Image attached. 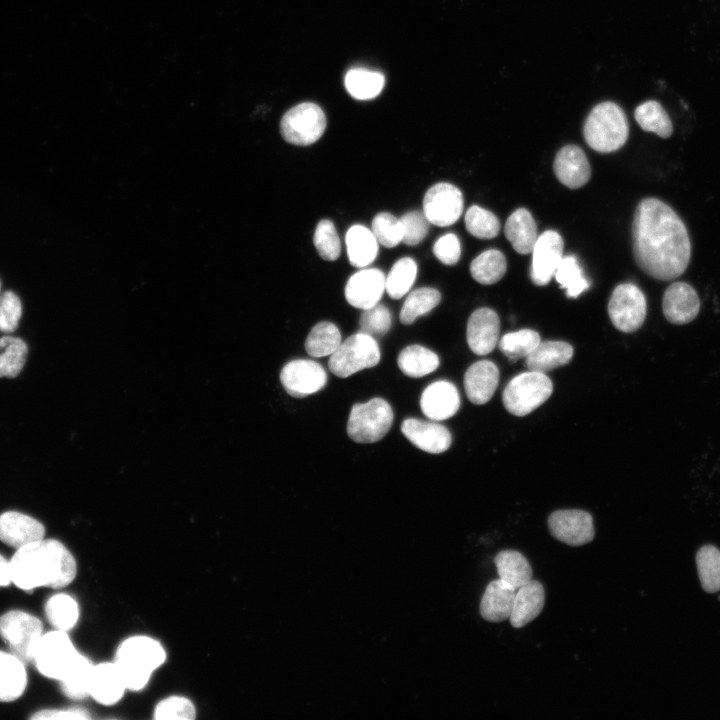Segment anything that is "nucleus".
<instances>
[{"instance_id":"f257e3e1","label":"nucleus","mask_w":720,"mask_h":720,"mask_svg":"<svg viewBox=\"0 0 720 720\" xmlns=\"http://www.w3.org/2000/svg\"><path fill=\"white\" fill-rule=\"evenodd\" d=\"M633 254L640 269L650 277L669 281L687 269L691 242L684 222L665 202L641 200L632 223Z\"/></svg>"},{"instance_id":"f03ea898","label":"nucleus","mask_w":720,"mask_h":720,"mask_svg":"<svg viewBox=\"0 0 720 720\" xmlns=\"http://www.w3.org/2000/svg\"><path fill=\"white\" fill-rule=\"evenodd\" d=\"M10 568L12 583L29 592L38 587L64 588L77 575L74 556L56 539H42L17 549Z\"/></svg>"},{"instance_id":"7ed1b4c3","label":"nucleus","mask_w":720,"mask_h":720,"mask_svg":"<svg viewBox=\"0 0 720 720\" xmlns=\"http://www.w3.org/2000/svg\"><path fill=\"white\" fill-rule=\"evenodd\" d=\"M163 643L147 634H133L117 645L113 661L119 668L128 692H140L167 661Z\"/></svg>"},{"instance_id":"20e7f679","label":"nucleus","mask_w":720,"mask_h":720,"mask_svg":"<svg viewBox=\"0 0 720 720\" xmlns=\"http://www.w3.org/2000/svg\"><path fill=\"white\" fill-rule=\"evenodd\" d=\"M586 143L600 153L620 149L627 141L629 125L622 108L613 102L597 104L583 126Z\"/></svg>"},{"instance_id":"39448f33","label":"nucleus","mask_w":720,"mask_h":720,"mask_svg":"<svg viewBox=\"0 0 720 720\" xmlns=\"http://www.w3.org/2000/svg\"><path fill=\"white\" fill-rule=\"evenodd\" d=\"M552 390V382L545 373L529 370L508 382L502 395L503 405L509 413L525 416L542 405Z\"/></svg>"},{"instance_id":"423d86ee","label":"nucleus","mask_w":720,"mask_h":720,"mask_svg":"<svg viewBox=\"0 0 720 720\" xmlns=\"http://www.w3.org/2000/svg\"><path fill=\"white\" fill-rule=\"evenodd\" d=\"M42 632V622L24 611L11 610L0 616V637L25 664L34 663Z\"/></svg>"},{"instance_id":"0eeeda50","label":"nucleus","mask_w":720,"mask_h":720,"mask_svg":"<svg viewBox=\"0 0 720 720\" xmlns=\"http://www.w3.org/2000/svg\"><path fill=\"white\" fill-rule=\"evenodd\" d=\"M393 411L382 398H373L366 403L354 404L347 422V434L357 443H374L381 440L390 430Z\"/></svg>"},{"instance_id":"6e6552de","label":"nucleus","mask_w":720,"mask_h":720,"mask_svg":"<svg viewBox=\"0 0 720 720\" xmlns=\"http://www.w3.org/2000/svg\"><path fill=\"white\" fill-rule=\"evenodd\" d=\"M80 655L68 633L54 629L42 635L34 664L43 676L60 681Z\"/></svg>"},{"instance_id":"1a4fd4ad","label":"nucleus","mask_w":720,"mask_h":720,"mask_svg":"<svg viewBox=\"0 0 720 720\" xmlns=\"http://www.w3.org/2000/svg\"><path fill=\"white\" fill-rule=\"evenodd\" d=\"M380 357V348L376 339L358 332L341 342L330 355L328 367L334 375L346 378L363 369L376 366Z\"/></svg>"},{"instance_id":"9d476101","label":"nucleus","mask_w":720,"mask_h":720,"mask_svg":"<svg viewBox=\"0 0 720 720\" xmlns=\"http://www.w3.org/2000/svg\"><path fill=\"white\" fill-rule=\"evenodd\" d=\"M326 128V116L316 104L305 102L289 109L282 117L280 131L283 138L294 145L315 143Z\"/></svg>"},{"instance_id":"9b49d317","label":"nucleus","mask_w":720,"mask_h":720,"mask_svg":"<svg viewBox=\"0 0 720 720\" xmlns=\"http://www.w3.org/2000/svg\"><path fill=\"white\" fill-rule=\"evenodd\" d=\"M647 302L640 288L631 283L616 286L608 302V314L615 328L631 333L638 330L646 318Z\"/></svg>"},{"instance_id":"f8f14e48","label":"nucleus","mask_w":720,"mask_h":720,"mask_svg":"<svg viewBox=\"0 0 720 720\" xmlns=\"http://www.w3.org/2000/svg\"><path fill=\"white\" fill-rule=\"evenodd\" d=\"M463 195L450 183L430 187L423 199V213L430 224L446 227L454 224L463 213Z\"/></svg>"},{"instance_id":"ddd939ff","label":"nucleus","mask_w":720,"mask_h":720,"mask_svg":"<svg viewBox=\"0 0 720 720\" xmlns=\"http://www.w3.org/2000/svg\"><path fill=\"white\" fill-rule=\"evenodd\" d=\"M280 381L289 395L294 398H305L324 388L327 374L316 361L296 359L282 368Z\"/></svg>"},{"instance_id":"4468645a","label":"nucleus","mask_w":720,"mask_h":720,"mask_svg":"<svg viewBox=\"0 0 720 720\" xmlns=\"http://www.w3.org/2000/svg\"><path fill=\"white\" fill-rule=\"evenodd\" d=\"M551 535L570 546H582L594 539L593 518L579 509L556 510L548 517Z\"/></svg>"},{"instance_id":"2eb2a0df","label":"nucleus","mask_w":720,"mask_h":720,"mask_svg":"<svg viewBox=\"0 0 720 720\" xmlns=\"http://www.w3.org/2000/svg\"><path fill=\"white\" fill-rule=\"evenodd\" d=\"M564 241L554 230L543 232L532 250L531 279L538 286L547 285L563 258Z\"/></svg>"},{"instance_id":"dca6fc26","label":"nucleus","mask_w":720,"mask_h":720,"mask_svg":"<svg viewBox=\"0 0 720 720\" xmlns=\"http://www.w3.org/2000/svg\"><path fill=\"white\" fill-rule=\"evenodd\" d=\"M128 692L122 674L112 660L94 663L89 697L103 706L119 703Z\"/></svg>"},{"instance_id":"f3484780","label":"nucleus","mask_w":720,"mask_h":720,"mask_svg":"<svg viewBox=\"0 0 720 720\" xmlns=\"http://www.w3.org/2000/svg\"><path fill=\"white\" fill-rule=\"evenodd\" d=\"M662 310L668 322L684 325L693 321L698 315L700 299L690 284L673 282L663 294Z\"/></svg>"},{"instance_id":"a211bd4d","label":"nucleus","mask_w":720,"mask_h":720,"mask_svg":"<svg viewBox=\"0 0 720 720\" xmlns=\"http://www.w3.org/2000/svg\"><path fill=\"white\" fill-rule=\"evenodd\" d=\"M386 277L377 268H362L353 274L345 286L347 302L356 308L367 309L379 303L385 291Z\"/></svg>"},{"instance_id":"6ab92c4d","label":"nucleus","mask_w":720,"mask_h":720,"mask_svg":"<svg viewBox=\"0 0 720 720\" xmlns=\"http://www.w3.org/2000/svg\"><path fill=\"white\" fill-rule=\"evenodd\" d=\"M499 331L500 320L494 310L487 307L476 309L467 322L469 348L477 355L490 353L498 342Z\"/></svg>"},{"instance_id":"aec40b11","label":"nucleus","mask_w":720,"mask_h":720,"mask_svg":"<svg viewBox=\"0 0 720 720\" xmlns=\"http://www.w3.org/2000/svg\"><path fill=\"white\" fill-rule=\"evenodd\" d=\"M44 535L43 524L26 514L7 511L0 515V541L16 550L44 539Z\"/></svg>"},{"instance_id":"412c9836","label":"nucleus","mask_w":720,"mask_h":720,"mask_svg":"<svg viewBox=\"0 0 720 720\" xmlns=\"http://www.w3.org/2000/svg\"><path fill=\"white\" fill-rule=\"evenodd\" d=\"M460 406L457 388L449 381L439 380L428 385L420 398V407L425 416L434 421L452 417Z\"/></svg>"},{"instance_id":"4be33fe9","label":"nucleus","mask_w":720,"mask_h":720,"mask_svg":"<svg viewBox=\"0 0 720 720\" xmlns=\"http://www.w3.org/2000/svg\"><path fill=\"white\" fill-rule=\"evenodd\" d=\"M401 431L413 445L428 453H442L451 445L449 430L436 422L408 418L402 422Z\"/></svg>"},{"instance_id":"5701e85b","label":"nucleus","mask_w":720,"mask_h":720,"mask_svg":"<svg viewBox=\"0 0 720 720\" xmlns=\"http://www.w3.org/2000/svg\"><path fill=\"white\" fill-rule=\"evenodd\" d=\"M553 171L557 179L570 189L584 186L591 176L588 159L576 145H566L557 152Z\"/></svg>"},{"instance_id":"b1692460","label":"nucleus","mask_w":720,"mask_h":720,"mask_svg":"<svg viewBox=\"0 0 720 720\" xmlns=\"http://www.w3.org/2000/svg\"><path fill=\"white\" fill-rule=\"evenodd\" d=\"M499 382V370L489 360L472 364L464 376V388L468 399L477 405L488 402Z\"/></svg>"},{"instance_id":"393cba45","label":"nucleus","mask_w":720,"mask_h":720,"mask_svg":"<svg viewBox=\"0 0 720 720\" xmlns=\"http://www.w3.org/2000/svg\"><path fill=\"white\" fill-rule=\"evenodd\" d=\"M545 603V592L543 585L538 580H531L518 588L515 598L510 623L514 628H521L534 620L542 611Z\"/></svg>"},{"instance_id":"a878e982","label":"nucleus","mask_w":720,"mask_h":720,"mask_svg":"<svg viewBox=\"0 0 720 720\" xmlns=\"http://www.w3.org/2000/svg\"><path fill=\"white\" fill-rule=\"evenodd\" d=\"M516 590L501 580L486 586L480 602V614L489 622H502L511 615Z\"/></svg>"},{"instance_id":"bb28decb","label":"nucleus","mask_w":720,"mask_h":720,"mask_svg":"<svg viewBox=\"0 0 720 720\" xmlns=\"http://www.w3.org/2000/svg\"><path fill=\"white\" fill-rule=\"evenodd\" d=\"M27 685L25 663L11 652L0 650V702L22 696Z\"/></svg>"},{"instance_id":"cd10ccee","label":"nucleus","mask_w":720,"mask_h":720,"mask_svg":"<svg viewBox=\"0 0 720 720\" xmlns=\"http://www.w3.org/2000/svg\"><path fill=\"white\" fill-rule=\"evenodd\" d=\"M504 233L514 250L523 255L532 252L538 238L536 222L525 208H518L508 217Z\"/></svg>"},{"instance_id":"c85d7f7f","label":"nucleus","mask_w":720,"mask_h":720,"mask_svg":"<svg viewBox=\"0 0 720 720\" xmlns=\"http://www.w3.org/2000/svg\"><path fill=\"white\" fill-rule=\"evenodd\" d=\"M573 347L564 341H540L525 358L529 370L546 373L570 362Z\"/></svg>"},{"instance_id":"c756f323","label":"nucleus","mask_w":720,"mask_h":720,"mask_svg":"<svg viewBox=\"0 0 720 720\" xmlns=\"http://www.w3.org/2000/svg\"><path fill=\"white\" fill-rule=\"evenodd\" d=\"M346 247L351 265L365 268L378 254V241L371 230L363 225H354L346 233Z\"/></svg>"},{"instance_id":"7c9ffc66","label":"nucleus","mask_w":720,"mask_h":720,"mask_svg":"<svg viewBox=\"0 0 720 720\" xmlns=\"http://www.w3.org/2000/svg\"><path fill=\"white\" fill-rule=\"evenodd\" d=\"M499 578L515 590L532 580V568L527 558L515 550L500 551L494 558Z\"/></svg>"},{"instance_id":"2f4dec72","label":"nucleus","mask_w":720,"mask_h":720,"mask_svg":"<svg viewBox=\"0 0 720 720\" xmlns=\"http://www.w3.org/2000/svg\"><path fill=\"white\" fill-rule=\"evenodd\" d=\"M45 615L54 629L68 632L79 621V603L67 593H56L46 601Z\"/></svg>"},{"instance_id":"473e14b6","label":"nucleus","mask_w":720,"mask_h":720,"mask_svg":"<svg viewBox=\"0 0 720 720\" xmlns=\"http://www.w3.org/2000/svg\"><path fill=\"white\" fill-rule=\"evenodd\" d=\"M397 363L403 374L419 378L435 371L440 362L439 357L432 350L414 344L400 352Z\"/></svg>"},{"instance_id":"72a5a7b5","label":"nucleus","mask_w":720,"mask_h":720,"mask_svg":"<svg viewBox=\"0 0 720 720\" xmlns=\"http://www.w3.org/2000/svg\"><path fill=\"white\" fill-rule=\"evenodd\" d=\"M93 667L94 662L81 653L72 668L58 681L62 693L73 700H82L89 697Z\"/></svg>"},{"instance_id":"f704fd0d","label":"nucleus","mask_w":720,"mask_h":720,"mask_svg":"<svg viewBox=\"0 0 720 720\" xmlns=\"http://www.w3.org/2000/svg\"><path fill=\"white\" fill-rule=\"evenodd\" d=\"M384 76L366 68H354L345 76V87L349 94L359 100L376 97L383 89Z\"/></svg>"},{"instance_id":"c9c22d12","label":"nucleus","mask_w":720,"mask_h":720,"mask_svg":"<svg viewBox=\"0 0 720 720\" xmlns=\"http://www.w3.org/2000/svg\"><path fill=\"white\" fill-rule=\"evenodd\" d=\"M507 269L504 254L497 249H488L479 254L470 264L471 276L480 284L498 282Z\"/></svg>"},{"instance_id":"e433bc0d","label":"nucleus","mask_w":720,"mask_h":720,"mask_svg":"<svg viewBox=\"0 0 720 720\" xmlns=\"http://www.w3.org/2000/svg\"><path fill=\"white\" fill-rule=\"evenodd\" d=\"M634 117L644 131L653 132L661 138H669L673 133L671 119L657 101L649 100L637 106Z\"/></svg>"},{"instance_id":"4c0bfd02","label":"nucleus","mask_w":720,"mask_h":720,"mask_svg":"<svg viewBox=\"0 0 720 720\" xmlns=\"http://www.w3.org/2000/svg\"><path fill=\"white\" fill-rule=\"evenodd\" d=\"M341 344V334L337 326L328 321L317 323L309 332L305 349L314 358L331 355Z\"/></svg>"},{"instance_id":"58836bf2","label":"nucleus","mask_w":720,"mask_h":720,"mask_svg":"<svg viewBox=\"0 0 720 720\" xmlns=\"http://www.w3.org/2000/svg\"><path fill=\"white\" fill-rule=\"evenodd\" d=\"M441 301L440 292L431 287H422L412 291L405 299L400 311V321L404 325L412 324L419 316L427 314Z\"/></svg>"},{"instance_id":"ea45409f","label":"nucleus","mask_w":720,"mask_h":720,"mask_svg":"<svg viewBox=\"0 0 720 720\" xmlns=\"http://www.w3.org/2000/svg\"><path fill=\"white\" fill-rule=\"evenodd\" d=\"M699 580L707 593L720 591V550L704 545L696 553Z\"/></svg>"},{"instance_id":"a19ab883","label":"nucleus","mask_w":720,"mask_h":720,"mask_svg":"<svg viewBox=\"0 0 720 720\" xmlns=\"http://www.w3.org/2000/svg\"><path fill=\"white\" fill-rule=\"evenodd\" d=\"M152 712L155 720H194L197 716L193 700L181 694H170L161 698Z\"/></svg>"},{"instance_id":"79ce46f5","label":"nucleus","mask_w":720,"mask_h":720,"mask_svg":"<svg viewBox=\"0 0 720 720\" xmlns=\"http://www.w3.org/2000/svg\"><path fill=\"white\" fill-rule=\"evenodd\" d=\"M417 276V264L410 257L396 261L385 280V291L393 299H400L408 293Z\"/></svg>"},{"instance_id":"37998d69","label":"nucleus","mask_w":720,"mask_h":720,"mask_svg":"<svg viewBox=\"0 0 720 720\" xmlns=\"http://www.w3.org/2000/svg\"><path fill=\"white\" fill-rule=\"evenodd\" d=\"M0 377L15 378L21 372L28 352L27 344L19 337L0 338Z\"/></svg>"},{"instance_id":"c03bdc74","label":"nucleus","mask_w":720,"mask_h":720,"mask_svg":"<svg viewBox=\"0 0 720 720\" xmlns=\"http://www.w3.org/2000/svg\"><path fill=\"white\" fill-rule=\"evenodd\" d=\"M554 276L569 298H577L590 287L577 258L572 255L562 258Z\"/></svg>"},{"instance_id":"a18cd8bd","label":"nucleus","mask_w":720,"mask_h":720,"mask_svg":"<svg viewBox=\"0 0 720 720\" xmlns=\"http://www.w3.org/2000/svg\"><path fill=\"white\" fill-rule=\"evenodd\" d=\"M540 341V336L535 330L521 329L505 334L500 339L498 347L510 361L515 362L520 358H526Z\"/></svg>"},{"instance_id":"49530a36","label":"nucleus","mask_w":720,"mask_h":720,"mask_svg":"<svg viewBox=\"0 0 720 720\" xmlns=\"http://www.w3.org/2000/svg\"><path fill=\"white\" fill-rule=\"evenodd\" d=\"M465 226L468 232L479 239H492L499 234L500 221L489 210L473 205L465 213Z\"/></svg>"},{"instance_id":"de8ad7c7","label":"nucleus","mask_w":720,"mask_h":720,"mask_svg":"<svg viewBox=\"0 0 720 720\" xmlns=\"http://www.w3.org/2000/svg\"><path fill=\"white\" fill-rule=\"evenodd\" d=\"M313 242L315 248L326 261L338 259L341 251V243L336 228L332 221L323 219L316 226Z\"/></svg>"},{"instance_id":"09e8293b","label":"nucleus","mask_w":720,"mask_h":720,"mask_svg":"<svg viewBox=\"0 0 720 720\" xmlns=\"http://www.w3.org/2000/svg\"><path fill=\"white\" fill-rule=\"evenodd\" d=\"M371 231L378 243L387 248H393L402 242L401 222L391 213L381 212L375 215Z\"/></svg>"},{"instance_id":"8fccbe9b","label":"nucleus","mask_w":720,"mask_h":720,"mask_svg":"<svg viewBox=\"0 0 720 720\" xmlns=\"http://www.w3.org/2000/svg\"><path fill=\"white\" fill-rule=\"evenodd\" d=\"M392 324L391 313L389 309L377 303L376 305L364 309L360 321L359 331L361 333L376 337L384 336L390 329Z\"/></svg>"},{"instance_id":"3c124183","label":"nucleus","mask_w":720,"mask_h":720,"mask_svg":"<svg viewBox=\"0 0 720 720\" xmlns=\"http://www.w3.org/2000/svg\"><path fill=\"white\" fill-rule=\"evenodd\" d=\"M399 220L403 231L402 242L406 245L419 244L429 231L430 222L423 212L410 211L402 215Z\"/></svg>"},{"instance_id":"603ef678","label":"nucleus","mask_w":720,"mask_h":720,"mask_svg":"<svg viewBox=\"0 0 720 720\" xmlns=\"http://www.w3.org/2000/svg\"><path fill=\"white\" fill-rule=\"evenodd\" d=\"M22 315V305L19 297L12 291L0 294V331L12 333L17 327Z\"/></svg>"},{"instance_id":"864d4df0","label":"nucleus","mask_w":720,"mask_h":720,"mask_svg":"<svg viewBox=\"0 0 720 720\" xmlns=\"http://www.w3.org/2000/svg\"><path fill=\"white\" fill-rule=\"evenodd\" d=\"M436 258L445 265L456 264L461 255V245L454 233L441 236L433 246Z\"/></svg>"},{"instance_id":"5fc2aeb1","label":"nucleus","mask_w":720,"mask_h":720,"mask_svg":"<svg viewBox=\"0 0 720 720\" xmlns=\"http://www.w3.org/2000/svg\"><path fill=\"white\" fill-rule=\"evenodd\" d=\"M89 712L81 707H70L63 709H46L36 712L30 717L33 720H74L90 719Z\"/></svg>"},{"instance_id":"6e6d98bb","label":"nucleus","mask_w":720,"mask_h":720,"mask_svg":"<svg viewBox=\"0 0 720 720\" xmlns=\"http://www.w3.org/2000/svg\"><path fill=\"white\" fill-rule=\"evenodd\" d=\"M12 583L10 560L0 554V587H6Z\"/></svg>"},{"instance_id":"4d7b16f0","label":"nucleus","mask_w":720,"mask_h":720,"mask_svg":"<svg viewBox=\"0 0 720 720\" xmlns=\"http://www.w3.org/2000/svg\"><path fill=\"white\" fill-rule=\"evenodd\" d=\"M0 291H1V282H0Z\"/></svg>"}]
</instances>
